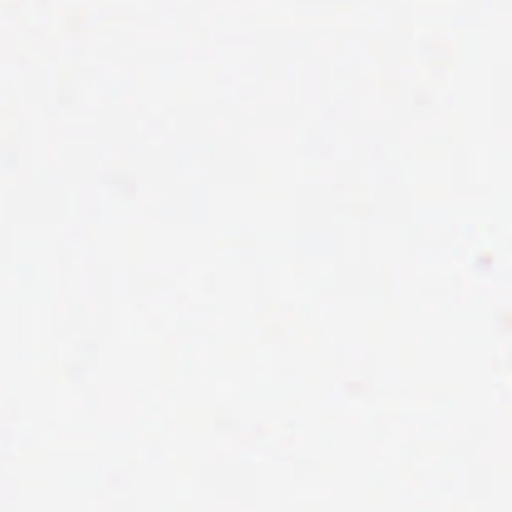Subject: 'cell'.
Wrapping results in <instances>:
<instances>
[]
</instances>
